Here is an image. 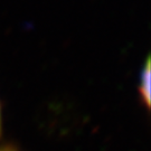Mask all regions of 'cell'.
Returning a JSON list of instances; mask_svg holds the SVG:
<instances>
[{
    "mask_svg": "<svg viewBox=\"0 0 151 151\" xmlns=\"http://www.w3.org/2000/svg\"><path fill=\"white\" fill-rule=\"evenodd\" d=\"M139 91L141 94V99L146 103V106L150 105V57L148 56L146 63L143 65L140 74V85Z\"/></svg>",
    "mask_w": 151,
    "mask_h": 151,
    "instance_id": "obj_1",
    "label": "cell"
},
{
    "mask_svg": "<svg viewBox=\"0 0 151 151\" xmlns=\"http://www.w3.org/2000/svg\"><path fill=\"white\" fill-rule=\"evenodd\" d=\"M0 151H16L14 148H11V147H5V148H1Z\"/></svg>",
    "mask_w": 151,
    "mask_h": 151,
    "instance_id": "obj_2",
    "label": "cell"
}]
</instances>
